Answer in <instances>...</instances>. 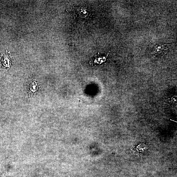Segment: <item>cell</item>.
Here are the masks:
<instances>
[{
  "label": "cell",
  "instance_id": "7a4b0ae2",
  "mask_svg": "<svg viewBox=\"0 0 177 177\" xmlns=\"http://www.w3.org/2000/svg\"><path fill=\"white\" fill-rule=\"evenodd\" d=\"M168 46L163 44H159L154 48V52L159 55H163L167 52Z\"/></svg>",
  "mask_w": 177,
  "mask_h": 177
},
{
  "label": "cell",
  "instance_id": "6da1fadb",
  "mask_svg": "<svg viewBox=\"0 0 177 177\" xmlns=\"http://www.w3.org/2000/svg\"><path fill=\"white\" fill-rule=\"evenodd\" d=\"M107 55L104 56L98 53V54L94 56L93 58L91 59L90 63L92 66L103 64L106 61Z\"/></svg>",
  "mask_w": 177,
  "mask_h": 177
}]
</instances>
